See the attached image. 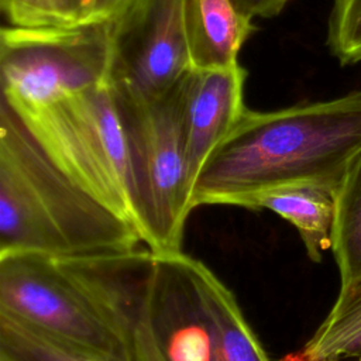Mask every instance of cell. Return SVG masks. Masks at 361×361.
Here are the masks:
<instances>
[{
	"label": "cell",
	"instance_id": "cell-6",
	"mask_svg": "<svg viewBox=\"0 0 361 361\" xmlns=\"http://www.w3.org/2000/svg\"><path fill=\"white\" fill-rule=\"evenodd\" d=\"M111 51L110 21L3 27L1 99L16 110L37 109L104 85Z\"/></svg>",
	"mask_w": 361,
	"mask_h": 361
},
{
	"label": "cell",
	"instance_id": "cell-17",
	"mask_svg": "<svg viewBox=\"0 0 361 361\" xmlns=\"http://www.w3.org/2000/svg\"><path fill=\"white\" fill-rule=\"evenodd\" d=\"M326 42L341 65L361 63V0H333Z\"/></svg>",
	"mask_w": 361,
	"mask_h": 361
},
{
	"label": "cell",
	"instance_id": "cell-18",
	"mask_svg": "<svg viewBox=\"0 0 361 361\" xmlns=\"http://www.w3.org/2000/svg\"><path fill=\"white\" fill-rule=\"evenodd\" d=\"M133 0H86L83 23H107L116 20Z\"/></svg>",
	"mask_w": 361,
	"mask_h": 361
},
{
	"label": "cell",
	"instance_id": "cell-8",
	"mask_svg": "<svg viewBox=\"0 0 361 361\" xmlns=\"http://www.w3.org/2000/svg\"><path fill=\"white\" fill-rule=\"evenodd\" d=\"M189 0H133L111 23L110 85L127 102L151 103L192 71Z\"/></svg>",
	"mask_w": 361,
	"mask_h": 361
},
{
	"label": "cell",
	"instance_id": "cell-14",
	"mask_svg": "<svg viewBox=\"0 0 361 361\" xmlns=\"http://www.w3.org/2000/svg\"><path fill=\"white\" fill-rule=\"evenodd\" d=\"M219 361H271L233 292L214 275L210 285Z\"/></svg>",
	"mask_w": 361,
	"mask_h": 361
},
{
	"label": "cell",
	"instance_id": "cell-7",
	"mask_svg": "<svg viewBox=\"0 0 361 361\" xmlns=\"http://www.w3.org/2000/svg\"><path fill=\"white\" fill-rule=\"evenodd\" d=\"M0 313L111 361H133L121 333L58 258L0 257Z\"/></svg>",
	"mask_w": 361,
	"mask_h": 361
},
{
	"label": "cell",
	"instance_id": "cell-10",
	"mask_svg": "<svg viewBox=\"0 0 361 361\" xmlns=\"http://www.w3.org/2000/svg\"><path fill=\"white\" fill-rule=\"evenodd\" d=\"M237 206L268 209L298 230L309 258L322 261L333 244L337 188L317 180L285 183L241 199Z\"/></svg>",
	"mask_w": 361,
	"mask_h": 361
},
{
	"label": "cell",
	"instance_id": "cell-19",
	"mask_svg": "<svg viewBox=\"0 0 361 361\" xmlns=\"http://www.w3.org/2000/svg\"><path fill=\"white\" fill-rule=\"evenodd\" d=\"M292 0H234L237 7L251 18L278 16Z\"/></svg>",
	"mask_w": 361,
	"mask_h": 361
},
{
	"label": "cell",
	"instance_id": "cell-13",
	"mask_svg": "<svg viewBox=\"0 0 361 361\" xmlns=\"http://www.w3.org/2000/svg\"><path fill=\"white\" fill-rule=\"evenodd\" d=\"M331 250L340 272V288L361 279V151L337 188Z\"/></svg>",
	"mask_w": 361,
	"mask_h": 361
},
{
	"label": "cell",
	"instance_id": "cell-16",
	"mask_svg": "<svg viewBox=\"0 0 361 361\" xmlns=\"http://www.w3.org/2000/svg\"><path fill=\"white\" fill-rule=\"evenodd\" d=\"M86 0H0L10 25H62L82 24Z\"/></svg>",
	"mask_w": 361,
	"mask_h": 361
},
{
	"label": "cell",
	"instance_id": "cell-11",
	"mask_svg": "<svg viewBox=\"0 0 361 361\" xmlns=\"http://www.w3.org/2000/svg\"><path fill=\"white\" fill-rule=\"evenodd\" d=\"M255 30L234 0H189L188 41L192 69L216 71L238 65V52Z\"/></svg>",
	"mask_w": 361,
	"mask_h": 361
},
{
	"label": "cell",
	"instance_id": "cell-3",
	"mask_svg": "<svg viewBox=\"0 0 361 361\" xmlns=\"http://www.w3.org/2000/svg\"><path fill=\"white\" fill-rule=\"evenodd\" d=\"M140 241L134 223L59 166L1 99L0 257H96L133 251Z\"/></svg>",
	"mask_w": 361,
	"mask_h": 361
},
{
	"label": "cell",
	"instance_id": "cell-5",
	"mask_svg": "<svg viewBox=\"0 0 361 361\" xmlns=\"http://www.w3.org/2000/svg\"><path fill=\"white\" fill-rule=\"evenodd\" d=\"M16 111L59 166L134 223L128 138L110 82Z\"/></svg>",
	"mask_w": 361,
	"mask_h": 361
},
{
	"label": "cell",
	"instance_id": "cell-9",
	"mask_svg": "<svg viewBox=\"0 0 361 361\" xmlns=\"http://www.w3.org/2000/svg\"><path fill=\"white\" fill-rule=\"evenodd\" d=\"M245 78L247 71L240 63L216 71L192 69L185 76L183 127L192 185L209 155L247 109L244 106Z\"/></svg>",
	"mask_w": 361,
	"mask_h": 361
},
{
	"label": "cell",
	"instance_id": "cell-12",
	"mask_svg": "<svg viewBox=\"0 0 361 361\" xmlns=\"http://www.w3.org/2000/svg\"><path fill=\"white\" fill-rule=\"evenodd\" d=\"M288 361H361V279L340 288L326 319Z\"/></svg>",
	"mask_w": 361,
	"mask_h": 361
},
{
	"label": "cell",
	"instance_id": "cell-1",
	"mask_svg": "<svg viewBox=\"0 0 361 361\" xmlns=\"http://www.w3.org/2000/svg\"><path fill=\"white\" fill-rule=\"evenodd\" d=\"M361 151V90L271 111L245 109L203 164L192 204H234L285 183L338 188Z\"/></svg>",
	"mask_w": 361,
	"mask_h": 361
},
{
	"label": "cell",
	"instance_id": "cell-2",
	"mask_svg": "<svg viewBox=\"0 0 361 361\" xmlns=\"http://www.w3.org/2000/svg\"><path fill=\"white\" fill-rule=\"evenodd\" d=\"M63 262L121 333L133 361H219L214 274L202 261L135 248Z\"/></svg>",
	"mask_w": 361,
	"mask_h": 361
},
{
	"label": "cell",
	"instance_id": "cell-4",
	"mask_svg": "<svg viewBox=\"0 0 361 361\" xmlns=\"http://www.w3.org/2000/svg\"><path fill=\"white\" fill-rule=\"evenodd\" d=\"M183 79L151 103H133L116 94L130 147L133 220L154 254L182 251L185 223L193 210L183 127Z\"/></svg>",
	"mask_w": 361,
	"mask_h": 361
},
{
	"label": "cell",
	"instance_id": "cell-15",
	"mask_svg": "<svg viewBox=\"0 0 361 361\" xmlns=\"http://www.w3.org/2000/svg\"><path fill=\"white\" fill-rule=\"evenodd\" d=\"M0 361H111L65 344L0 313Z\"/></svg>",
	"mask_w": 361,
	"mask_h": 361
}]
</instances>
